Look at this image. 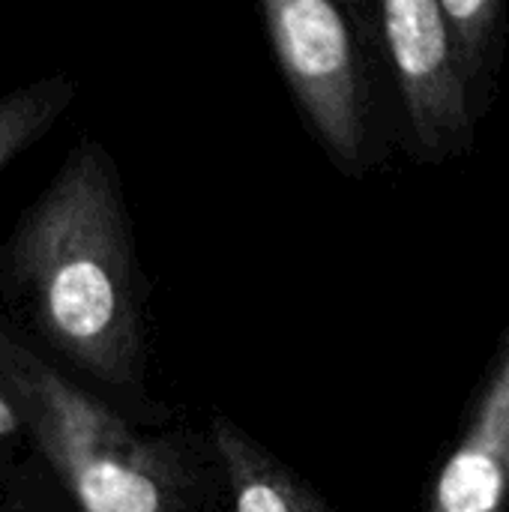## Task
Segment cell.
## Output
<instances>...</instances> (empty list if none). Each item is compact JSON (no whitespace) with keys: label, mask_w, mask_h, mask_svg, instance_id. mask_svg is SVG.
Returning <instances> with one entry per match:
<instances>
[{"label":"cell","mask_w":509,"mask_h":512,"mask_svg":"<svg viewBox=\"0 0 509 512\" xmlns=\"http://www.w3.org/2000/svg\"><path fill=\"white\" fill-rule=\"evenodd\" d=\"M0 318L81 390L135 423L174 411L150 387L147 291L111 153L81 138L0 243Z\"/></svg>","instance_id":"cell-1"},{"label":"cell","mask_w":509,"mask_h":512,"mask_svg":"<svg viewBox=\"0 0 509 512\" xmlns=\"http://www.w3.org/2000/svg\"><path fill=\"white\" fill-rule=\"evenodd\" d=\"M0 375L30 426L33 450L84 512H234L207 429L135 423L108 408L0 318Z\"/></svg>","instance_id":"cell-2"},{"label":"cell","mask_w":509,"mask_h":512,"mask_svg":"<svg viewBox=\"0 0 509 512\" xmlns=\"http://www.w3.org/2000/svg\"><path fill=\"white\" fill-rule=\"evenodd\" d=\"M258 12L279 72L333 168L351 180L381 171L399 144V117L372 3L264 0Z\"/></svg>","instance_id":"cell-3"},{"label":"cell","mask_w":509,"mask_h":512,"mask_svg":"<svg viewBox=\"0 0 509 512\" xmlns=\"http://www.w3.org/2000/svg\"><path fill=\"white\" fill-rule=\"evenodd\" d=\"M372 18L396 102L399 147L426 168L471 156L480 123L453 57L441 0L372 3Z\"/></svg>","instance_id":"cell-4"},{"label":"cell","mask_w":509,"mask_h":512,"mask_svg":"<svg viewBox=\"0 0 509 512\" xmlns=\"http://www.w3.org/2000/svg\"><path fill=\"white\" fill-rule=\"evenodd\" d=\"M423 512H509V324L432 477Z\"/></svg>","instance_id":"cell-5"},{"label":"cell","mask_w":509,"mask_h":512,"mask_svg":"<svg viewBox=\"0 0 509 512\" xmlns=\"http://www.w3.org/2000/svg\"><path fill=\"white\" fill-rule=\"evenodd\" d=\"M207 432L219 453L234 512H342L231 417L213 414Z\"/></svg>","instance_id":"cell-6"},{"label":"cell","mask_w":509,"mask_h":512,"mask_svg":"<svg viewBox=\"0 0 509 512\" xmlns=\"http://www.w3.org/2000/svg\"><path fill=\"white\" fill-rule=\"evenodd\" d=\"M441 12L474 120L483 123L501 96L509 39L507 0H441Z\"/></svg>","instance_id":"cell-7"},{"label":"cell","mask_w":509,"mask_h":512,"mask_svg":"<svg viewBox=\"0 0 509 512\" xmlns=\"http://www.w3.org/2000/svg\"><path fill=\"white\" fill-rule=\"evenodd\" d=\"M78 84L69 75H48L0 96V171L72 105Z\"/></svg>","instance_id":"cell-8"},{"label":"cell","mask_w":509,"mask_h":512,"mask_svg":"<svg viewBox=\"0 0 509 512\" xmlns=\"http://www.w3.org/2000/svg\"><path fill=\"white\" fill-rule=\"evenodd\" d=\"M0 512H84L51 465L36 453H24L0 468Z\"/></svg>","instance_id":"cell-9"},{"label":"cell","mask_w":509,"mask_h":512,"mask_svg":"<svg viewBox=\"0 0 509 512\" xmlns=\"http://www.w3.org/2000/svg\"><path fill=\"white\" fill-rule=\"evenodd\" d=\"M30 450H33V441H30V426L24 420V411L12 387L0 375V468H6L9 462H15L18 456Z\"/></svg>","instance_id":"cell-10"}]
</instances>
